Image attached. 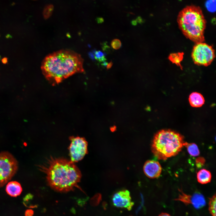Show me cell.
Instances as JSON below:
<instances>
[{"label": "cell", "instance_id": "4", "mask_svg": "<svg viewBox=\"0 0 216 216\" xmlns=\"http://www.w3.org/2000/svg\"><path fill=\"white\" fill-rule=\"evenodd\" d=\"M184 142L183 137L178 133L170 130H162L155 135L151 150L157 159L165 160L178 154Z\"/></svg>", "mask_w": 216, "mask_h": 216}, {"label": "cell", "instance_id": "23", "mask_svg": "<svg viewBox=\"0 0 216 216\" xmlns=\"http://www.w3.org/2000/svg\"><path fill=\"white\" fill-rule=\"evenodd\" d=\"M205 160L202 157H200L197 158L196 160V164L198 167H202L204 164Z\"/></svg>", "mask_w": 216, "mask_h": 216}, {"label": "cell", "instance_id": "15", "mask_svg": "<svg viewBox=\"0 0 216 216\" xmlns=\"http://www.w3.org/2000/svg\"><path fill=\"white\" fill-rule=\"evenodd\" d=\"M208 210L212 216H216V196L214 194L209 198Z\"/></svg>", "mask_w": 216, "mask_h": 216}, {"label": "cell", "instance_id": "26", "mask_svg": "<svg viewBox=\"0 0 216 216\" xmlns=\"http://www.w3.org/2000/svg\"><path fill=\"white\" fill-rule=\"evenodd\" d=\"M136 20L137 22L140 24H142L144 22V20L140 16L137 17Z\"/></svg>", "mask_w": 216, "mask_h": 216}, {"label": "cell", "instance_id": "6", "mask_svg": "<svg viewBox=\"0 0 216 216\" xmlns=\"http://www.w3.org/2000/svg\"><path fill=\"white\" fill-rule=\"evenodd\" d=\"M192 57L195 64L207 66L215 57L214 50L212 46L203 42L196 43L193 49Z\"/></svg>", "mask_w": 216, "mask_h": 216}, {"label": "cell", "instance_id": "35", "mask_svg": "<svg viewBox=\"0 0 216 216\" xmlns=\"http://www.w3.org/2000/svg\"><path fill=\"white\" fill-rule=\"evenodd\" d=\"M115 129H116V128L115 127H112L111 128V130L112 131H114Z\"/></svg>", "mask_w": 216, "mask_h": 216}, {"label": "cell", "instance_id": "33", "mask_svg": "<svg viewBox=\"0 0 216 216\" xmlns=\"http://www.w3.org/2000/svg\"><path fill=\"white\" fill-rule=\"evenodd\" d=\"M89 55L90 57L92 59H94V55L92 52L89 53Z\"/></svg>", "mask_w": 216, "mask_h": 216}, {"label": "cell", "instance_id": "14", "mask_svg": "<svg viewBox=\"0 0 216 216\" xmlns=\"http://www.w3.org/2000/svg\"><path fill=\"white\" fill-rule=\"evenodd\" d=\"M183 145L187 148L188 153L191 156L195 157L199 155L200 153L198 148L195 143L185 142L183 143Z\"/></svg>", "mask_w": 216, "mask_h": 216}, {"label": "cell", "instance_id": "36", "mask_svg": "<svg viewBox=\"0 0 216 216\" xmlns=\"http://www.w3.org/2000/svg\"><path fill=\"white\" fill-rule=\"evenodd\" d=\"M1 60V56H0V61Z\"/></svg>", "mask_w": 216, "mask_h": 216}, {"label": "cell", "instance_id": "12", "mask_svg": "<svg viewBox=\"0 0 216 216\" xmlns=\"http://www.w3.org/2000/svg\"><path fill=\"white\" fill-rule=\"evenodd\" d=\"M189 100L190 105L195 107L202 106L204 103L205 100L203 96L197 92H194L189 96Z\"/></svg>", "mask_w": 216, "mask_h": 216}, {"label": "cell", "instance_id": "5", "mask_svg": "<svg viewBox=\"0 0 216 216\" xmlns=\"http://www.w3.org/2000/svg\"><path fill=\"white\" fill-rule=\"evenodd\" d=\"M18 168V162L12 154L8 151L0 152V188L12 178Z\"/></svg>", "mask_w": 216, "mask_h": 216}, {"label": "cell", "instance_id": "20", "mask_svg": "<svg viewBox=\"0 0 216 216\" xmlns=\"http://www.w3.org/2000/svg\"><path fill=\"white\" fill-rule=\"evenodd\" d=\"M215 4V0H208L206 4L207 9L211 12H213L215 11L216 9Z\"/></svg>", "mask_w": 216, "mask_h": 216}, {"label": "cell", "instance_id": "25", "mask_svg": "<svg viewBox=\"0 0 216 216\" xmlns=\"http://www.w3.org/2000/svg\"><path fill=\"white\" fill-rule=\"evenodd\" d=\"M102 48L103 51L106 52H108V50L110 48V46L107 45L105 43L103 44Z\"/></svg>", "mask_w": 216, "mask_h": 216}, {"label": "cell", "instance_id": "24", "mask_svg": "<svg viewBox=\"0 0 216 216\" xmlns=\"http://www.w3.org/2000/svg\"><path fill=\"white\" fill-rule=\"evenodd\" d=\"M34 213V211L31 209H27L25 212V216H33Z\"/></svg>", "mask_w": 216, "mask_h": 216}, {"label": "cell", "instance_id": "13", "mask_svg": "<svg viewBox=\"0 0 216 216\" xmlns=\"http://www.w3.org/2000/svg\"><path fill=\"white\" fill-rule=\"evenodd\" d=\"M211 178V172L205 169H201L198 172L197 174V181L201 184H206L210 182Z\"/></svg>", "mask_w": 216, "mask_h": 216}, {"label": "cell", "instance_id": "17", "mask_svg": "<svg viewBox=\"0 0 216 216\" xmlns=\"http://www.w3.org/2000/svg\"><path fill=\"white\" fill-rule=\"evenodd\" d=\"M54 7L52 4H48L44 8L43 12V15L45 19L48 18L52 15Z\"/></svg>", "mask_w": 216, "mask_h": 216}, {"label": "cell", "instance_id": "16", "mask_svg": "<svg viewBox=\"0 0 216 216\" xmlns=\"http://www.w3.org/2000/svg\"><path fill=\"white\" fill-rule=\"evenodd\" d=\"M183 58V53H172L169 57V58L171 62L178 65H180Z\"/></svg>", "mask_w": 216, "mask_h": 216}, {"label": "cell", "instance_id": "28", "mask_svg": "<svg viewBox=\"0 0 216 216\" xmlns=\"http://www.w3.org/2000/svg\"><path fill=\"white\" fill-rule=\"evenodd\" d=\"M113 62L112 61H110L109 63H108L106 65V69L107 70L110 69L112 66Z\"/></svg>", "mask_w": 216, "mask_h": 216}, {"label": "cell", "instance_id": "3", "mask_svg": "<svg viewBox=\"0 0 216 216\" xmlns=\"http://www.w3.org/2000/svg\"><path fill=\"white\" fill-rule=\"evenodd\" d=\"M177 21L180 29L187 38L196 43L204 41L206 21L199 7L190 5L184 8L179 13Z\"/></svg>", "mask_w": 216, "mask_h": 216}, {"label": "cell", "instance_id": "2", "mask_svg": "<svg viewBox=\"0 0 216 216\" xmlns=\"http://www.w3.org/2000/svg\"><path fill=\"white\" fill-rule=\"evenodd\" d=\"M45 175L48 185L58 191L67 192L80 188L81 172L74 162L63 158L51 156L38 166Z\"/></svg>", "mask_w": 216, "mask_h": 216}, {"label": "cell", "instance_id": "27", "mask_svg": "<svg viewBox=\"0 0 216 216\" xmlns=\"http://www.w3.org/2000/svg\"><path fill=\"white\" fill-rule=\"evenodd\" d=\"M96 20L98 23H101L104 22L103 18L101 17H98L97 18Z\"/></svg>", "mask_w": 216, "mask_h": 216}, {"label": "cell", "instance_id": "18", "mask_svg": "<svg viewBox=\"0 0 216 216\" xmlns=\"http://www.w3.org/2000/svg\"><path fill=\"white\" fill-rule=\"evenodd\" d=\"M33 197V196L30 194H28L25 196L23 199V203L25 206L29 208L37 207L31 203V201Z\"/></svg>", "mask_w": 216, "mask_h": 216}, {"label": "cell", "instance_id": "34", "mask_svg": "<svg viewBox=\"0 0 216 216\" xmlns=\"http://www.w3.org/2000/svg\"><path fill=\"white\" fill-rule=\"evenodd\" d=\"M6 37L7 38H12V36H11L10 34H7L6 36Z\"/></svg>", "mask_w": 216, "mask_h": 216}, {"label": "cell", "instance_id": "31", "mask_svg": "<svg viewBox=\"0 0 216 216\" xmlns=\"http://www.w3.org/2000/svg\"><path fill=\"white\" fill-rule=\"evenodd\" d=\"M158 216H171L169 214L166 213H162Z\"/></svg>", "mask_w": 216, "mask_h": 216}, {"label": "cell", "instance_id": "7", "mask_svg": "<svg viewBox=\"0 0 216 216\" xmlns=\"http://www.w3.org/2000/svg\"><path fill=\"white\" fill-rule=\"evenodd\" d=\"M69 149L70 160L74 162L81 160L88 153V143L83 137L72 136Z\"/></svg>", "mask_w": 216, "mask_h": 216}, {"label": "cell", "instance_id": "11", "mask_svg": "<svg viewBox=\"0 0 216 216\" xmlns=\"http://www.w3.org/2000/svg\"><path fill=\"white\" fill-rule=\"evenodd\" d=\"M21 184L16 181L9 182L7 184L5 190L7 194L11 197H16L19 196L22 191Z\"/></svg>", "mask_w": 216, "mask_h": 216}, {"label": "cell", "instance_id": "9", "mask_svg": "<svg viewBox=\"0 0 216 216\" xmlns=\"http://www.w3.org/2000/svg\"><path fill=\"white\" fill-rule=\"evenodd\" d=\"M112 200L113 205L117 207L124 208L130 210L134 205L131 201L129 192L127 190L119 191L113 195Z\"/></svg>", "mask_w": 216, "mask_h": 216}, {"label": "cell", "instance_id": "1", "mask_svg": "<svg viewBox=\"0 0 216 216\" xmlns=\"http://www.w3.org/2000/svg\"><path fill=\"white\" fill-rule=\"evenodd\" d=\"M83 63V59L78 53L62 50L47 56L42 62L41 68L46 79L53 85L75 74L85 72Z\"/></svg>", "mask_w": 216, "mask_h": 216}, {"label": "cell", "instance_id": "32", "mask_svg": "<svg viewBox=\"0 0 216 216\" xmlns=\"http://www.w3.org/2000/svg\"><path fill=\"white\" fill-rule=\"evenodd\" d=\"M107 64H108V63L107 62H106V61H105L103 62L102 63L101 65L104 67H105L106 66Z\"/></svg>", "mask_w": 216, "mask_h": 216}, {"label": "cell", "instance_id": "30", "mask_svg": "<svg viewBox=\"0 0 216 216\" xmlns=\"http://www.w3.org/2000/svg\"><path fill=\"white\" fill-rule=\"evenodd\" d=\"M137 22L136 20H133L131 22V24L132 25L134 26H136L137 24Z\"/></svg>", "mask_w": 216, "mask_h": 216}, {"label": "cell", "instance_id": "21", "mask_svg": "<svg viewBox=\"0 0 216 216\" xmlns=\"http://www.w3.org/2000/svg\"><path fill=\"white\" fill-rule=\"evenodd\" d=\"M101 200V195L99 194H97L91 199L90 201V204L93 206H97L99 204Z\"/></svg>", "mask_w": 216, "mask_h": 216}, {"label": "cell", "instance_id": "29", "mask_svg": "<svg viewBox=\"0 0 216 216\" xmlns=\"http://www.w3.org/2000/svg\"><path fill=\"white\" fill-rule=\"evenodd\" d=\"M8 58L6 57L3 58L2 60V63L4 64H6L8 62Z\"/></svg>", "mask_w": 216, "mask_h": 216}, {"label": "cell", "instance_id": "10", "mask_svg": "<svg viewBox=\"0 0 216 216\" xmlns=\"http://www.w3.org/2000/svg\"><path fill=\"white\" fill-rule=\"evenodd\" d=\"M143 169L146 176L151 178L158 177L162 171V167L159 162L154 160L146 161L144 164Z\"/></svg>", "mask_w": 216, "mask_h": 216}, {"label": "cell", "instance_id": "19", "mask_svg": "<svg viewBox=\"0 0 216 216\" xmlns=\"http://www.w3.org/2000/svg\"><path fill=\"white\" fill-rule=\"evenodd\" d=\"M95 58L100 62H103L106 61V59L105 57L106 55V53H104L100 51H95L94 52Z\"/></svg>", "mask_w": 216, "mask_h": 216}, {"label": "cell", "instance_id": "8", "mask_svg": "<svg viewBox=\"0 0 216 216\" xmlns=\"http://www.w3.org/2000/svg\"><path fill=\"white\" fill-rule=\"evenodd\" d=\"M178 197L174 200L182 202L186 205L191 204L196 209H199L204 206L206 201L204 196L199 192H196L192 195L187 194L182 189H178Z\"/></svg>", "mask_w": 216, "mask_h": 216}, {"label": "cell", "instance_id": "22", "mask_svg": "<svg viewBox=\"0 0 216 216\" xmlns=\"http://www.w3.org/2000/svg\"><path fill=\"white\" fill-rule=\"evenodd\" d=\"M111 45L112 47L115 50H118L121 48L122 43L120 40L117 39H115L112 40Z\"/></svg>", "mask_w": 216, "mask_h": 216}]
</instances>
